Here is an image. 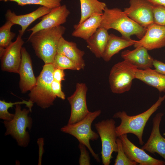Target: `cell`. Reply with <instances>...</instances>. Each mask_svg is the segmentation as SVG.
<instances>
[{"mask_svg":"<svg viewBox=\"0 0 165 165\" xmlns=\"http://www.w3.org/2000/svg\"><path fill=\"white\" fill-rule=\"evenodd\" d=\"M66 28L58 27L40 30L29 37L36 55L45 64L53 63L57 52L59 42Z\"/></svg>","mask_w":165,"mask_h":165,"instance_id":"6da1fadb","label":"cell"},{"mask_svg":"<svg viewBox=\"0 0 165 165\" xmlns=\"http://www.w3.org/2000/svg\"><path fill=\"white\" fill-rule=\"evenodd\" d=\"M100 27L108 30L115 29L124 38H130L131 36L134 35L139 39L143 37L147 29L130 19L120 9L107 7L102 15Z\"/></svg>","mask_w":165,"mask_h":165,"instance_id":"7a4b0ae2","label":"cell"},{"mask_svg":"<svg viewBox=\"0 0 165 165\" xmlns=\"http://www.w3.org/2000/svg\"><path fill=\"white\" fill-rule=\"evenodd\" d=\"M165 99V95L159 96L157 101L145 112L136 115L130 116L124 111L116 113L114 118L121 120L120 125L116 127V132L118 137L121 135L131 133L135 135L139 140V143L142 145L143 131L146 124L152 115L155 112Z\"/></svg>","mask_w":165,"mask_h":165,"instance_id":"3957f363","label":"cell"},{"mask_svg":"<svg viewBox=\"0 0 165 165\" xmlns=\"http://www.w3.org/2000/svg\"><path fill=\"white\" fill-rule=\"evenodd\" d=\"M55 67L53 63L45 64L35 86L30 91V100L43 109L53 104L56 97L53 94L51 84L53 80V73Z\"/></svg>","mask_w":165,"mask_h":165,"instance_id":"277c9868","label":"cell"},{"mask_svg":"<svg viewBox=\"0 0 165 165\" xmlns=\"http://www.w3.org/2000/svg\"><path fill=\"white\" fill-rule=\"evenodd\" d=\"M101 113V110L89 113L82 119L75 123L67 124L61 129V132L69 134L76 138L79 143L85 145L94 159L100 162V160L92 148L90 141L97 140L99 137L97 133L93 131L91 125L93 121Z\"/></svg>","mask_w":165,"mask_h":165,"instance_id":"5b68a950","label":"cell"},{"mask_svg":"<svg viewBox=\"0 0 165 165\" xmlns=\"http://www.w3.org/2000/svg\"><path fill=\"white\" fill-rule=\"evenodd\" d=\"M30 112L29 109H21L20 104L16 105L13 119L3 122L6 129L5 135H11L20 147H27L30 142V135L26 129L31 131L32 127V119L28 116Z\"/></svg>","mask_w":165,"mask_h":165,"instance_id":"8992f818","label":"cell"},{"mask_svg":"<svg viewBox=\"0 0 165 165\" xmlns=\"http://www.w3.org/2000/svg\"><path fill=\"white\" fill-rule=\"evenodd\" d=\"M137 68L128 61L124 60L112 68L108 80L112 92L121 94L129 91L134 79H135Z\"/></svg>","mask_w":165,"mask_h":165,"instance_id":"52a82bcc","label":"cell"},{"mask_svg":"<svg viewBox=\"0 0 165 165\" xmlns=\"http://www.w3.org/2000/svg\"><path fill=\"white\" fill-rule=\"evenodd\" d=\"M116 122L112 119L103 120L95 124L101 143V157L102 164L109 165L113 152H117Z\"/></svg>","mask_w":165,"mask_h":165,"instance_id":"ba28073f","label":"cell"},{"mask_svg":"<svg viewBox=\"0 0 165 165\" xmlns=\"http://www.w3.org/2000/svg\"><path fill=\"white\" fill-rule=\"evenodd\" d=\"M19 34L16 40L5 48H0L2 71L18 73L21 61V50L24 41Z\"/></svg>","mask_w":165,"mask_h":165,"instance_id":"9c48e42d","label":"cell"},{"mask_svg":"<svg viewBox=\"0 0 165 165\" xmlns=\"http://www.w3.org/2000/svg\"><path fill=\"white\" fill-rule=\"evenodd\" d=\"M88 88L83 83H77L73 94L67 99L71 107L70 116L68 124L77 123L83 119L90 112L86 102Z\"/></svg>","mask_w":165,"mask_h":165,"instance_id":"30bf717a","label":"cell"},{"mask_svg":"<svg viewBox=\"0 0 165 165\" xmlns=\"http://www.w3.org/2000/svg\"><path fill=\"white\" fill-rule=\"evenodd\" d=\"M129 4L123 11L129 17L146 28L153 23V4L147 0H130Z\"/></svg>","mask_w":165,"mask_h":165,"instance_id":"8fae6325","label":"cell"},{"mask_svg":"<svg viewBox=\"0 0 165 165\" xmlns=\"http://www.w3.org/2000/svg\"><path fill=\"white\" fill-rule=\"evenodd\" d=\"M70 14L65 5L52 9L48 14L41 18V20L28 30L31 31L30 36L40 30L58 27L65 23Z\"/></svg>","mask_w":165,"mask_h":165,"instance_id":"7c38bea8","label":"cell"},{"mask_svg":"<svg viewBox=\"0 0 165 165\" xmlns=\"http://www.w3.org/2000/svg\"><path fill=\"white\" fill-rule=\"evenodd\" d=\"M123 150L128 157L140 165H164L165 161L156 159L147 153L144 149L136 146L128 138L127 134L119 137Z\"/></svg>","mask_w":165,"mask_h":165,"instance_id":"4fadbf2b","label":"cell"},{"mask_svg":"<svg viewBox=\"0 0 165 165\" xmlns=\"http://www.w3.org/2000/svg\"><path fill=\"white\" fill-rule=\"evenodd\" d=\"M143 46L148 50L165 46V26L153 23L147 28L143 37L133 45Z\"/></svg>","mask_w":165,"mask_h":165,"instance_id":"5bb4252c","label":"cell"},{"mask_svg":"<svg viewBox=\"0 0 165 165\" xmlns=\"http://www.w3.org/2000/svg\"><path fill=\"white\" fill-rule=\"evenodd\" d=\"M21 61L19 70V87L21 92L25 93L30 91L35 86L37 78L35 76L30 56L24 47L21 50Z\"/></svg>","mask_w":165,"mask_h":165,"instance_id":"9a60e30c","label":"cell"},{"mask_svg":"<svg viewBox=\"0 0 165 165\" xmlns=\"http://www.w3.org/2000/svg\"><path fill=\"white\" fill-rule=\"evenodd\" d=\"M163 116V113L159 112L153 118V127L150 136L141 148L152 154L157 153L165 161V138L161 135L160 130Z\"/></svg>","mask_w":165,"mask_h":165,"instance_id":"2e32d148","label":"cell"},{"mask_svg":"<svg viewBox=\"0 0 165 165\" xmlns=\"http://www.w3.org/2000/svg\"><path fill=\"white\" fill-rule=\"evenodd\" d=\"M51 10V9L46 6H41L29 13L17 15L14 12L9 9L7 10L5 16L6 20H9L15 24L20 26L21 29L19 30V33L22 36L26 29L32 23L49 13Z\"/></svg>","mask_w":165,"mask_h":165,"instance_id":"e0dca14e","label":"cell"},{"mask_svg":"<svg viewBox=\"0 0 165 165\" xmlns=\"http://www.w3.org/2000/svg\"><path fill=\"white\" fill-rule=\"evenodd\" d=\"M148 50L143 46L135 48L133 50L123 51L121 56L136 67L138 69L144 70L152 68L154 59L148 53Z\"/></svg>","mask_w":165,"mask_h":165,"instance_id":"ac0fdd59","label":"cell"},{"mask_svg":"<svg viewBox=\"0 0 165 165\" xmlns=\"http://www.w3.org/2000/svg\"><path fill=\"white\" fill-rule=\"evenodd\" d=\"M102 14H94L81 24L74 25L72 35L87 40L100 27Z\"/></svg>","mask_w":165,"mask_h":165,"instance_id":"d6986e66","label":"cell"},{"mask_svg":"<svg viewBox=\"0 0 165 165\" xmlns=\"http://www.w3.org/2000/svg\"><path fill=\"white\" fill-rule=\"evenodd\" d=\"M137 41L131 38L119 37L110 34L101 58L105 61H109L114 55L122 50L134 45Z\"/></svg>","mask_w":165,"mask_h":165,"instance_id":"ffe728a7","label":"cell"},{"mask_svg":"<svg viewBox=\"0 0 165 165\" xmlns=\"http://www.w3.org/2000/svg\"><path fill=\"white\" fill-rule=\"evenodd\" d=\"M135 79L156 89L160 92H165V75L151 68L137 69Z\"/></svg>","mask_w":165,"mask_h":165,"instance_id":"44dd1931","label":"cell"},{"mask_svg":"<svg viewBox=\"0 0 165 165\" xmlns=\"http://www.w3.org/2000/svg\"><path fill=\"white\" fill-rule=\"evenodd\" d=\"M57 53L65 55L79 65L82 69L84 68L85 64L83 57L85 52L79 49L75 43L68 41L62 36L59 42Z\"/></svg>","mask_w":165,"mask_h":165,"instance_id":"7402d4cb","label":"cell"},{"mask_svg":"<svg viewBox=\"0 0 165 165\" xmlns=\"http://www.w3.org/2000/svg\"><path fill=\"white\" fill-rule=\"evenodd\" d=\"M109 35L108 30L100 27L86 40L88 48L97 58L102 57Z\"/></svg>","mask_w":165,"mask_h":165,"instance_id":"603a6c76","label":"cell"},{"mask_svg":"<svg viewBox=\"0 0 165 165\" xmlns=\"http://www.w3.org/2000/svg\"><path fill=\"white\" fill-rule=\"evenodd\" d=\"M81 17L78 24H80L93 14H102L107 7L106 3L98 0H79Z\"/></svg>","mask_w":165,"mask_h":165,"instance_id":"cb8c5ba5","label":"cell"},{"mask_svg":"<svg viewBox=\"0 0 165 165\" xmlns=\"http://www.w3.org/2000/svg\"><path fill=\"white\" fill-rule=\"evenodd\" d=\"M34 103L29 100L28 101L23 100L22 101L12 103L7 102L4 100H0V118L4 121H9L12 120L14 116V114L10 113L8 111L9 108L13 107V105L17 104H24L28 108L31 112Z\"/></svg>","mask_w":165,"mask_h":165,"instance_id":"d4e9b609","label":"cell"},{"mask_svg":"<svg viewBox=\"0 0 165 165\" xmlns=\"http://www.w3.org/2000/svg\"><path fill=\"white\" fill-rule=\"evenodd\" d=\"M14 25L13 22L6 20L0 28V48H5L12 42L16 34L11 31V28Z\"/></svg>","mask_w":165,"mask_h":165,"instance_id":"484cf974","label":"cell"},{"mask_svg":"<svg viewBox=\"0 0 165 165\" xmlns=\"http://www.w3.org/2000/svg\"><path fill=\"white\" fill-rule=\"evenodd\" d=\"M55 68L79 71L81 68L64 54L57 53L53 63Z\"/></svg>","mask_w":165,"mask_h":165,"instance_id":"4316f807","label":"cell"},{"mask_svg":"<svg viewBox=\"0 0 165 165\" xmlns=\"http://www.w3.org/2000/svg\"><path fill=\"white\" fill-rule=\"evenodd\" d=\"M0 1L14 2L21 6L28 5H39L52 9L61 6L62 0H0Z\"/></svg>","mask_w":165,"mask_h":165,"instance_id":"83f0119b","label":"cell"},{"mask_svg":"<svg viewBox=\"0 0 165 165\" xmlns=\"http://www.w3.org/2000/svg\"><path fill=\"white\" fill-rule=\"evenodd\" d=\"M118 146L117 155L115 165H136L138 163L130 160L125 154L123 147L121 139L118 138L116 140Z\"/></svg>","mask_w":165,"mask_h":165,"instance_id":"f1b7e54d","label":"cell"},{"mask_svg":"<svg viewBox=\"0 0 165 165\" xmlns=\"http://www.w3.org/2000/svg\"><path fill=\"white\" fill-rule=\"evenodd\" d=\"M153 23L165 26V7L153 5Z\"/></svg>","mask_w":165,"mask_h":165,"instance_id":"f546056e","label":"cell"},{"mask_svg":"<svg viewBox=\"0 0 165 165\" xmlns=\"http://www.w3.org/2000/svg\"><path fill=\"white\" fill-rule=\"evenodd\" d=\"M79 147L80 152L79 159V164L90 165V158L89 152L86 149V147L83 144L79 143Z\"/></svg>","mask_w":165,"mask_h":165,"instance_id":"4dcf8cb0","label":"cell"},{"mask_svg":"<svg viewBox=\"0 0 165 165\" xmlns=\"http://www.w3.org/2000/svg\"><path fill=\"white\" fill-rule=\"evenodd\" d=\"M51 89L54 95L56 97L64 100L65 95L62 90L61 82L53 80L51 84Z\"/></svg>","mask_w":165,"mask_h":165,"instance_id":"1f68e13d","label":"cell"},{"mask_svg":"<svg viewBox=\"0 0 165 165\" xmlns=\"http://www.w3.org/2000/svg\"><path fill=\"white\" fill-rule=\"evenodd\" d=\"M53 80L61 82L65 80V74L64 70L55 68L53 73Z\"/></svg>","mask_w":165,"mask_h":165,"instance_id":"d6a6232c","label":"cell"},{"mask_svg":"<svg viewBox=\"0 0 165 165\" xmlns=\"http://www.w3.org/2000/svg\"><path fill=\"white\" fill-rule=\"evenodd\" d=\"M153 67L158 72L165 75V63L156 59H154Z\"/></svg>","mask_w":165,"mask_h":165,"instance_id":"836d02e7","label":"cell"},{"mask_svg":"<svg viewBox=\"0 0 165 165\" xmlns=\"http://www.w3.org/2000/svg\"><path fill=\"white\" fill-rule=\"evenodd\" d=\"M37 143L39 146V162H41L42 157L43 153V145H44V139L42 138H40L38 140Z\"/></svg>","mask_w":165,"mask_h":165,"instance_id":"e575fe53","label":"cell"},{"mask_svg":"<svg viewBox=\"0 0 165 165\" xmlns=\"http://www.w3.org/2000/svg\"><path fill=\"white\" fill-rule=\"evenodd\" d=\"M154 5H160L165 7V0H147Z\"/></svg>","mask_w":165,"mask_h":165,"instance_id":"d590c367","label":"cell"},{"mask_svg":"<svg viewBox=\"0 0 165 165\" xmlns=\"http://www.w3.org/2000/svg\"></svg>","mask_w":165,"mask_h":165,"instance_id":"8d00e7d4","label":"cell"}]
</instances>
